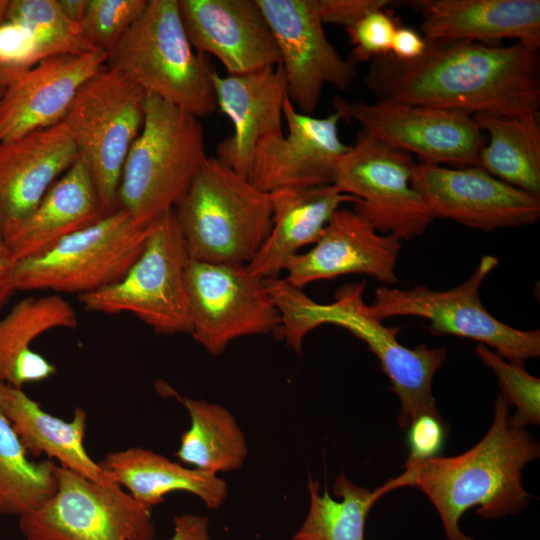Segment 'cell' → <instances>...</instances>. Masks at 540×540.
Wrapping results in <instances>:
<instances>
[{
	"label": "cell",
	"instance_id": "obj_1",
	"mask_svg": "<svg viewBox=\"0 0 540 540\" xmlns=\"http://www.w3.org/2000/svg\"><path fill=\"white\" fill-rule=\"evenodd\" d=\"M424 53L403 61L391 54L371 60L366 86L379 100L459 110L471 115L538 112V51L515 43L426 41Z\"/></svg>",
	"mask_w": 540,
	"mask_h": 540
},
{
	"label": "cell",
	"instance_id": "obj_2",
	"mask_svg": "<svg viewBox=\"0 0 540 540\" xmlns=\"http://www.w3.org/2000/svg\"><path fill=\"white\" fill-rule=\"evenodd\" d=\"M510 407L499 394L486 435L466 452L437 456L396 477L399 487L421 490L441 517L447 540H476L459 526L477 507L484 519H497L526 508L532 496L522 484L523 468L540 455L537 439L510 421Z\"/></svg>",
	"mask_w": 540,
	"mask_h": 540
},
{
	"label": "cell",
	"instance_id": "obj_3",
	"mask_svg": "<svg viewBox=\"0 0 540 540\" xmlns=\"http://www.w3.org/2000/svg\"><path fill=\"white\" fill-rule=\"evenodd\" d=\"M189 259L249 264L272 229L269 193L207 157L174 208Z\"/></svg>",
	"mask_w": 540,
	"mask_h": 540
},
{
	"label": "cell",
	"instance_id": "obj_4",
	"mask_svg": "<svg viewBox=\"0 0 540 540\" xmlns=\"http://www.w3.org/2000/svg\"><path fill=\"white\" fill-rule=\"evenodd\" d=\"M206 158L199 118L147 93L144 123L122 170L119 208L152 223L182 200Z\"/></svg>",
	"mask_w": 540,
	"mask_h": 540
},
{
	"label": "cell",
	"instance_id": "obj_5",
	"mask_svg": "<svg viewBox=\"0 0 540 540\" xmlns=\"http://www.w3.org/2000/svg\"><path fill=\"white\" fill-rule=\"evenodd\" d=\"M107 64L154 94L197 118L217 109L207 55L197 52L186 33L178 0H148Z\"/></svg>",
	"mask_w": 540,
	"mask_h": 540
},
{
	"label": "cell",
	"instance_id": "obj_6",
	"mask_svg": "<svg viewBox=\"0 0 540 540\" xmlns=\"http://www.w3.org/2000/svg\"><path fill=\"white\" fill-rule=\"evenodd\" d=\"M146 94L106 64L83 84L62 121L91 172L105 215L119 209L122 170L144 123Z\"/></svg>",
	"mask_w": 540,
	"mask_h": 540
},
{
	"label": "cell",
	"instance_id": "obj_7",
	"mask_svg": "<svg viewBox=\"0 0 540 540\" xmlns=\"http://www.w3.org/2000/svg\"><path fill=\"white\" fill-rule=\"evenodd\" d=\"M188 260L174 209L167 211L152 222L145 246L125 276L79 295V301L89 312L133 314L157 334H190L185 286Z\"/></svg>",
	"mask_w": 540,
	"mask_h": 540
},
{
	"label": "cell",
	"instance_id": "obj_8",
	"mask_svg": "<svg viewBox=\"0 0 540 540\" xmlns=\"http://www.w3.org/2000/svg\"><path fill=\"white\" fill-rule=\"evenodd\" d=\"M152 223L119 208L37 256L19 260L17 291L82 295L121 280L140 256Z\"/></svg>",
	"mask_w": 540,
	"mask_h": 540
},
{
	"label": "cell",
	"instance_id": "obj_9",
	"mask_svg": "<svg viewBox=\"0 0 540 540\" xmlns=\"http://www.w3.org/2000/svg\"><path fill=\"white\" fill-rule=\"evenodd\" d=\"M497 265V257L484 255L466 281L448 290L380 286L368 310L381 321L397 316L427 319L434 335L469 338L495 349L509 362L524 365L540 355L539 330H520L499 321L480 299V287Z\"/></svg>",
	"mask_w": 540,
	"mask_h": 540
},
{
	"label": "cell",
	"instance_id": "obj_10",
	"mask_svg": "<svg viewBox=\"0 0 540 540\" xmlns=\"http://www.w3.org/2000/svg\"><path fill=\"white\" fill-rule=\"evenodd\" d=\"M57 490L19 517L26 540H153L151 508L113 482L102 484L60 465Z\"/></svg>",
	"mask_w": 540,
	"mask_h": 540
},
{
	"label": "cell",
	"instance_id": "obj_11",
	"mask_svg": "<svg viewBox=\"0 0 540 540\" xmlns=\"http://www.w3.org/2000/svg\"><path fill=\"white\" fill-rule=\"evenodd\" d=\"M365 281L340 287L333 302L313 301L308 315L314 328L330 323L343 327L364 341L378 358L388 376L391 389L399 398L398 424L408 427L421 415L442 419L432 391L433 378L445 361V348H429L421 344L415 348L403 346L397 336L401 327H388L374 317L364 302Z\"/></svg>",
	"mask_w": 540,
	"mask_h": 540
},
{
	"label": "cell",
	"instance_id": "obj_12",
	"mask_svg": "<svg viewBox=\"0 0 540 540\" xmlns=\"http://www.w3.org/2000/svg\"><path fill=\"white\" fill-rule=\"evenodd\" d=\"M411 154L362 131L339 160L333 185L358 199L354 211L398 240L422 235L434 217L412 184Z\"/></svg>",
	"mask_w": 540,
	"mask_h": 540
},
{
	"label": "cell",
	"instance_id": "obj_13",
	"mask_svg": "<svg viewBox=\"0 0 540 540\" xmlns=\"http://www.w3.org/2000/svg\"><path fill=\"white\" fill-rule=\"evenodd\" d=\"M185 286L193 339L219 355L235 339L277 332L280 312L264 280L245 264L206 263L189 259Z\"/></svg>",
	"mask_w": 540,
	"mask_h": 540
},
{
	"label": "cell",
	"instance_id": "obj_14",
	"mask_svg": "<svg viewBox=\"0 0 540 540\" xmlns=\"http://www.w3.org/2000/svg\"><path fill=\"white\" fill-rule=\"evenodd\" d=\"M341 119L355 121L365 134L396 149L415 154L421 163L478 166L487 137L469 113L397 102H348L332 99Z\"/></svg>",
	"mask_w": 540,
	"mask_h": 540
},
{
	"label": "cell",
	"instance_id": "obj_15",
	"mask_svg": "<svg viewBox=\"0 0 540 540\" xmlns=\"http://www.w3.org/2000/svg\"><path fill=\"white\" fill-rule=\"evenodd\" d=\"M272 31L284 71L287 97L312 115L327 84L345 91L357 78L355 65L328 40L319 0H256Z\"/></svg>",
	"mask_w": 540,
	"mask_h": 540
},
{
	"label": "cell",
	"instance_id": "obj_16",
	"mask_svg": "<svg viewBox=\"0 0 540 540\" xmlns=\"http://www.w3.org/2000/svg\"><path fill=\"white\" fill-rule=\"evenodd\" d=\"M412 184L435 218L492 231L537 222L540 196L513 187L478 166L415 163Z\"/></svg>",
	"mask_w": 540,
	"mask_h": 540
},
{
	"label": "cell",
	"instance_id": "obj_17",
	"mask_svg": "<svg viewBox=\"0 0 540 540\" xmlns=\"http://www.w3.org/2000/svg\"><path fill=\"white\" fill-rule=\"evenodd\" d=\"M283 117L287 134L269 135L258 143L248 180L267 193L333 184L336 166L351 147L339 137L340 116L303 114L287 97Z\"/></svg>",
	"mask_w": 540,
	"mask_h": 540
},
{
	"label": "cell",
	"instance_id": "obj_18",
	"mask_svg": "<svg viewBox=\"0 0 540 540\" xmlns=\"http://www.w3.org/2000/svg\"><path fill=\"white\" fill-rule=\"evenodd\" d=\"M193 48L215 56L229 75L276 67L280 54L256 0H178Z\"/></svg>",
	"mask_w": 540,
	"mask_h": 540
},
{
	"label": "cell",
	"instance_id": "obj_19",
	"mask_svg": "<svg viewBox=\"0 0 540 540\" xmlns=\"http://www.w3.org/2000/svg\"><path fill=\"white\" fill-rule=\"evenodd\" d=\"M400 249V240L378 232L354 210L339 208L312 249L289 259L284 279L299 289L345 274H364L395 284Z\"/></svg>",
	"mask_w": 540,
	"mask_h": 540
},
{
	"label": "cell",
	"instance_id": "obj_20",
	"mask_svg": "<svg viewBox=\"0 0 540 540\" xmlns=\"http://www.w3.org/2000/svg\"><path fill=\"white\" fill-rule=\"evenodd\" d=\"M107 61L101 50L54 56L14 77L0 98V142L62 122L80 88Z\"/></svg>",
	"mask_w": 540,
	"mask_h": 540
},
{
	"label": "cell",
	"instance_id": "obj_21",
	"mask_svg": "<svg viewBox=\"0 0 540 540\" xmlns=\"http://www.w3.org/2000/svg\"><path fill=\"white\" fill-rule=\"evenodd\" d=\"M78 158L64 122L0 142V241Z\"/></svg>",
	"mask_w": 540,
	"mask_h": 540
},
{
	"label": "cell",
	"instance_id": "obj_22",
	"mask_svg": "<svg viewBox=\"0 0 540 540\" xmlns=\"http://www.w3.org/2000/svg\"><path fill=\"white\" fill-rule=\"evenodd\" d=\"M217 108L233 124V134L216 145V158L248 179L253 154L265 137L283 133V106L287 86L283 68L213 76Z\"/></svg>",
	"mask_w": 540,
	"mask_h": 540
},
{
	"label": "cell",
	"instance_id": "obj_23",
	"mask_svg": "<svg viewBox=\"0 0 540 540\" xmlns=\"http://www.w3.org/2000/svg\"><path fill=\"white\" fill-rule=\"evenodd\" d=\"M422 16L426 41H472L494 45L503 39L538 51L539 0H419L410 2Z\"/></svg>",
	"mask_w": 540,
	"mask_h": 540
},
{
	"label": "cell",
	"instance_id": "obj_24",
	"mask_svg": "<svg viewBox=\"0 0 540 540\" xmlns=\"http://www.w3.org/2000/svg\"><path fill=\"white\" fill-rule=\"evenodd\" d=\"M104 216L91 172L79 157L4 243L19 261L45 253Z\"/></svg>",
	"mask_w": 540,
	"mask_h": 540
},
{
	"label": "cell",
	"instance_id": "obj_25",
	"mask_svg": "<svg viewBox=\"0 0 540 540\" xmlns=\"http://www.w3.org/2000/svg\"><path fill=\"white\" fill-rule=\"evenodd\" d=\"M272 229L248 269L258 278H276L291 257L315 244L325 226L343 203L358 199L340 192L333 184L286 188L269 193Z\"/></svg>",
	"mask_w": 540,
	"mask_h": 540
},
{
	"label": "cell",
	"instance_id": "obj_26",
	"mask_svg": "<svg viewBox=\"0 0 540 540\" xmlns=\"http://www.w3.org/2000/svg\"><path fill=\"white\" fill-rule=\"evenodd\" d=\"M0 409L11 422L28 454L55 459L60 466L93 481L110 484L116 482L87 453L84 438L87 412L74 409L71 421H65L44 411L40 404L22 390L0 383Z\"/></svg>",
	"mask_w": 540,
	"mask_h": 540
},
{
	"label": "cell",
	"instance_id": "obj_27",
	"mask_svg": "<svg viewBox=\"0 0 540 540\" xmlns=\"http://www.w3.org/2000/svg\"><path fill=\"white\" fill-rule=\"evenodd\" d=\"M77 326L76 311L59 294L27 296L18 301L0 319V383L22 388L53 376L56 366L35 352L31 343L50 330Z\"/></svg>",
	"mask_w": 540,
	"mask_h": 540
},
{
	"label": "cell",
	"instance_id": "obj_28",
	"mask_svg": "<svg viewBox=\"0 0 540 540\" xmlns=\"http://www.w3.org/2000/svg\"><path fill=\"white\" fill-rule=\"evenodd\" d=\"M134 499L152 509L173 491H185L210 509L220 508L228 496L227 483L216 474L187 468L142 447L109 452L99 462Z\"/></svg>",
	"mask_w": 540,
	"mask_h": 540
},
{
	"label": "cell",
	"instance_id": "obj_29",
	"mask_svg": "<svg viewBox=\"0 0 540 540\" xmlns=\"http://www.w3.org/2000/svg\"><path fill=\"white\" fill-rule=\"evenodd\" d=\"M472 116L488 135L479 153L478 167L513 187L540 196L539 112Z\"/></svg>",
	"mask_w": 540,
	"mask_h": 540
},
{
	"label": "cell",
	"instance_id": "obj_30",
	"mask_svg": "<svg viewBox=\"0 0 540 540\" xmlns=\"http://www.w3.org/2000/svg\"><path fill=\"white\" fill-rule=\"evenodd\" d=\"M190 427L181 435L175 456L195 469L216 474L239 469L248 456L245 435L232 413L204 399L180 398Z\"/></svg>",
	"mask_w": 540,
	"mask_h": 540
},
{
	"label": "cell",
	"instance_id": "obj_31",
	"mask_svg": "<svg viewBox=\"0 0 540 540\" xmlns=\"http://www.w3.org/2000/svg\"><path fill=\"white\" fill-rule=\"evenodd\" d=\"M396 489L392 479L370 491L352 483L342 473L333 486L334 500L327 488L320 493V485L308 476L310 504L308 513L292 540H364L367 516L384 494Z\"/></svg>",
	"mask_w": 540,
	"mask_h": 540
},
{
	"label": "cell",
	"instance_id": "obj_32",
	"mask_svg": "<svg viewBox=\"0 0 540 540\" xmlns=\"http://www.w3.org/2000/svg\"><path fill=\"white\" fill-rule=\"evenodd\" d=\"M51 459L33 462L0 409V515L23 516L44 505L57 490Z\"/></svg>",
	"mask_w": 540,
	"mask_h": 540
},
{
	"label": "cell",
	"instance_id": "obj_33",
	"mask_svg": "<svg viewBox=\"0 0 540 540\" xmlns=\"http://www.w3.org/2000/svg\"><path fill=\"white\" fill-rule=\"evenodd\" d=\"M6 20L31 34L41 60L96 51L79 26L62 13L57 0H10Z\"/></svg>",
	"mask_w": 540,
	"mask_h": 540
},
{
	"label": "cell",
	"instance_id": "obj_34",
	"mask_svg": "<svg viewBox=\"0 0 540 540\" xmlns=\"http://www.w3.org/2000/svg\"><path fill=\"white\" fill-rule=\"evenodd\" d=\"M475 352L479 359L490 368L497 378L500 395L508 406L516 407L513 425L526 428L540 423V380L530 375L524 365L507 361L489 347L479 343Z\"/></svg>",
	"mask_w": 540,
	"mask_h": 540
},
{
	"label": "cell",
	"instance_id": "obj_35",
	"mask_svg": "<svg viewBox=\"0 0 540 540\" xmlns=\"http://www.w3.org/2000/svg\"><path fill=\"white\" fill-rule=\"evenodd\" d=\"M147 3L148 0H88L79 28L94 49L109 55Z\"/></svg>",
	"mask_w": 540,
	"mask_h": 540
},
{
	"label": "cell",
	"instance_id": "obj_36",
	"mask_svg": "<svg viewBox=\"0 0 540 540\" xmlns=\"http://www.w3.org/2000/svg\"><path fill=\"white\" fill-rule=\"evenodd\" d=\"M398 21L385 8L372 11L345 28L352 51L349 61L354 65L391 53V44Z\"/></svg>",
	"mask_w": 540,
	"mask_h": 540
},
{
	"label": "cell",
	"instance_id": "obj_37",
	"mask_svg": "<svg viewBox=\"0 0 540 540\" xmlns=\"http://www.w3.org/2000/svg\"><path fill=\"white\" fill-rule=\"evenodd\" d=\"M448 435L443 419L421 415L408 426L407 444L409 456L404 468H413L422 462L439 456Z\"/></svg>",
	"mask_w": 540,
	"mask_h": 540
},
{
	"label": "cell",
	"instance_id": "obj_38",
	"mask_svg": "<svg viewBox=\"0 0 540 540\" xmlns=\"http://www.w3.org/2000/svg\"><path fill=\"white\" fill-rule=\"evenodd\" d=\"M41 61L31 34L21 25L5 21L0 25V66L14 76Z\"/></svg>",
	"mask_w": 540,
	"mask_h": 540
},
{
	"label": "cell",
	"instance_id": "obj_39",
	"mask_svg": "<svg viewBox=\"0 0 540 540\" xmlns=\"http://www.w3.org/2000/svg\"><path fill=\"white\" fill-rule=\"evenodd\" d=\"M390 3L389 0H319V10L323 24L347 28L368 13L385 8Z\"/></svg>",
	"mask_w": 540,
	"mask_h": 540
},
{
	"label": "cell",
	"instance_id": "obj_40",
	"mask_svg": "<svg viewBox=\"0 0 540 540\" xmlns=\"http://www.w3.org/2000/svg\"><path fill=\"white\" fill-rule=\"evenodd\" d=\"M425 38L410 27L398 26L391 44V55L403 61L419 58L426 49Z\"/></svg>",
	"mask_w": 540,
	"mask_h": 540
},
{
	"label": "cell",
	"instance_id": "obj_41",
	"mask_svg": "<svg viewBox=\"0 0 540 540\" xmlns=\"http://www.w3.org/2000/svg\"><path fill=\"white\" fill-rule=\"evenodd\" d=\"M169 540H211L209 519L195 514H181L173 518V535Z\"/></svg>",
	"mask_w": 540,
	"mask_h": 540
},
{
	"label": "cell",
	"instance_id": "obj_42",
	"mask_svg": "<svg viewBox=\"0 0 540 540\" xmlns=\"http://www.w3.org/2000/svg\"><path fill=\"white\" fill-rule=\"evenodd\" d=\"M17 262L7 244L0 241V310L17 291L15 285Z\"/></svg>",
	"mask_w": 540,
	"mask_h": 540
},
{
	"label": "cell",
	"instance_id": "obj_43",
	"mask_svg": "<svg viewBox=\"0 0 540 540\" xmlns=\"http://www.w3.org/2000/svg\"><path fill=\"white\" fill-rule=\"evenodd\" d=\"M62 13L79 26L88 4V0H57Z\"/></svg>",
	"mask_w": 540,
	"mask_h": 540
},
{
	"label": "cell",
	"instance_id": "obj_44",
	"mask_svg": "<svg viewBox=\"0 0 540 540\" xmlns=\"http://www.w3.org/2000/svg\"><path fill=\"white\" fill-rule=\"evenodd\" d=\"M14 77L16 76H14L0 66V98L2 97L9 83L14 79Z\"/></svg>",
	"mask_w": 540,
	"mask_h": 540
},
{
	"label": "cell",
	"instance_id": "obj_45",
	"mask_svg": "<svg viewBox=\"0 0 540 540\" xmlns=\"http://www.w3.org/2000/svg\"><path fill=\"white\" fill-rule=\"evenodd\" d=\"M10 0H0V25L6 21Z\"/></svg>",
	"mask_w": 540,
	"mask_h": 540
}]
</instances>
